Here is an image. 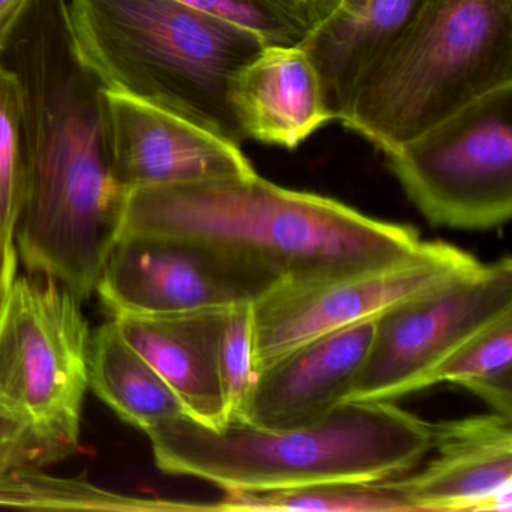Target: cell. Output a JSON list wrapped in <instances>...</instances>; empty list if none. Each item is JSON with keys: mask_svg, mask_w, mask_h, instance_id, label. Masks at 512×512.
I'll return each instance as SVG.
<instances>
[{"mask_svg": "<svg viewBox=\"0 0 512 512\" xmlns=\"http://www.w3.org/2000/svg\"><path fill=\"white\" fill-rule=\"evenodd\" d=\"M34 0H0V49Z\"/></svg>", "mask_w": 512, "mask_h": 512, "instance_id": "cell-25", "label": "cell"}, {"mask_svg": "<svg viewBox=\"0 0 512 512\" xmlns=\"http://www.w3.org/2000/svg\"><path fill=\"white\" fill-rule=\"evenodd\" d=\"M376 319L313 338L256 371L239 424L269 431L316 424L346 403Z\"/></svg>", "mask_w": 512, "mask_h": 512, "instance_id": "cell-13", "label": "cell"}, {"mask_svg": "<svg viewBox=\"0 0 512 512\" xmlns=\"http://www.w3.org/2000/svg\"><path fill=\"white\" fill-rule=\"evenodd\" d=\"M478 263L448 242L422 241L397 262L308 283H281L251 304L256 371L313 338L377 319Z\"/></svg>", "mask_w": 512, "mask_h": 512, "instance_id": "cell-9", "label": "cell"}, {"mask_svg": "<svg viewBox=\"0 0 512 512\" xmlns=\"http://www.w3.org/2000/svg\"><path fill=\"white\" fill-rule=\"evenodd\" d=\"M281 283L202 245L121 236L107 254L95 293L113 317L155 316L253 304Z\"/></svg>", "mask_w": 512, "mask_h": 512, "instance_id": "cell-10", "label": "cell"}, {"mask_svg": "<svg viewBox=\"0 0 512 512\" xmlns=\"http://www.w3.org/2000/svg\"><path fill=\"white\" fill-rule=\"evenodd\" d=\"M145 433L161 472L223 491L385 481L421 466L433 445L431 422L394 401H349L322 421L292 430L239 422L214 428L182 415Z\"/></svg>", "mask_w": 512, "mask_h": 512, "instance_id": "cell-3", "label": "cell"}, {"mask_svg": "<svg viewBox=\"0 0 512 512\" xmlns=\"http://www.w3.org/2000/svg\"><path fill=\"white\" fill-rule=\"evenodd\" d=\"M436 452L389 487L412 512L512 509V419L488 415L431 424Z\"/></svg>", "mask_w": 512, "mask_h": 512, "instance_id": "cell-12", "label": "cell"}, {"mask_svg": "<svg viewBox=\"0 0 512 512\" xmlns=\"http://www.w3.org/2000/svg\"><path fill=\"white\" fill-rule=\"evenodd\" d=\"M82 305L55 278L28 272L0 310V475L79 452L91 338Z\"/></svg>", "mask_w": 512, "mask_h": 512, "instance_id": "cell-6", "label": "cell"}, {"mask_svg": "<svg viewBox=\"0 0 512 512\" xmlns=\"http://www.w3.org/2000/svg\"><path fill=\"white\" fill-rule=\"evenodd\" d=\"M26 188L23 98L16 76L0 65V236L14 241Z\"/></svg>", "mask_w": 512, "mask_h": 512, "instance_id": "cell-20", "label": "cell"}, {"mask_svg": "<svg viewBox=\"0 0 512 512\" xmlns=\"http://www.w3.org/2000/svg\"><path fill=\"white\" fill-rule=\"evenodd\" d=\"M0 65L23 98L19 259L85 302L118 241L127 193L113 175L107 91L77 53L67 0H34L0 49Z\"/></svg>", "mask_w": 512, "mask_h": 512, "instance_id": "cell-1", "label": "cell"}, {"mask_svg": "<svg viewBox=\"0 0 512 512\" xmlns=\"http://www.w3.org/2000/svg\"><path fill=\"white\" fill-rule=\"evenodd\" d=\"M281 8L292 14L299 22L304 23L308 29L313 28L317 23L316 14L311 8L308 0H275ZM310 32V31H308Z\"/></svg>", "mask_w": 512, "mask_h": 512, "instance_id": "cell-26", "label": "cell"}, {"mask_svg": "<svg viewBox=\"0 0 512 512\" xmlns=\"http://www.w3.org/2000/svg\"><path fill=\"white\" fill-rule=\"evenodd\" d=\"M80 59L106 91L245 142L230 106L235 74L268 41L176 0H68Z\"/></svg>", "mask_w": 512, "mask_h": 512, "instance_id": "cell-4", "label": "cell"}, {"mask_svg": "<svg viewBox=\"0 0 512 512\" xmlns=\"http://www.w3.org/2000/svg\"><path fill=\"white\" fill-rule=\"evenodd\" d=\"M227 310L113 317L122 337L160 374L185 412L214 428L227 424L218 364Z\"/></svg>", "mask_w": 512, "mask_h": 512, "instance_id": "cell-15", "label": "cell"}, {"mask_svg": "<svg viewBox=\"0 0 512 512\" xmlns=\"http://www.w3.org/2000/svg\"><path fill=\"white\" fill-rule=\"evenodd\" d=\"M121 236H152L229 254L286 283H308L397 262L419 232L331 197L262 176L140 188L125 199Z\"/></svg>", "mask_w": 512, "mask_h": 512, "instance_id": "cell-2", "label": "cell"}, {"mask_svg": "<svg viewBox=\"0 0 512 512\" xmlns=\"http://www.w3.org/2000/svg\"><path fill=\"white\" fill-rule=\"evenodd\" d=\"M230 106L245 140L284 149L332 122L319 74L299 44H266L233 77Z\"/></svg>", "mask_w": 512, "mask_h": 512, "instance_id": "cell-14", "label": "cell"}, {"mask_svg": "<svg viewBox=\"0 0 512 512\" xmlns=\"http://www.w3.org/2000/svg\"><path fill=\"white\" fill-rule=\"evenodd\" d=\"M218 364L221 392L229 424L238 419L256 376L251 304L235 305L227 310Z\"/></svg>", "mask_w": 512, "mask_h": 512, "instance_id": "cell-21", "label": "cell"}, {"mask_svg": "<svg viewBox=\"0 0 512 512\" xmlns=\"http://www.w3.org/2000/svg\"><path fill=\"white\" fill-rule=\"evenodd\" d=\"M308 2H310L314 14H316L317 23H319L322 22L323 19H326V17L338 7L341 0H308Z\"/></svg>", "mask_w": 512, "mask_h": 512, "instance_id": "cell-27", "label": "cell"}, {"mask_svg": "<svg viewBox=\"0 0 512 512\" xmlns=\"http://www.w3.org/2000/svg\"><path fill=\"white\" fill-rule=\"evenodd\" d=\"M88 379L95 395L139 430L188 415L160 374L122 337L113 319L91 332Z\"/></svg>", "mask_w": 512, "mask_h": 512, "instance_id": "cell-17", "label": "cell"}, {"mask_svg": "<svg viewBox=\"0 0 512 512\" xmlns=\"http://www.w3.org/2000/svg\"><path fill=\"white\" fill-rule=\"evenodd\" d=\"M17 263H19V253H17L16 242L0 236V310L4 307L16 281Z\"/></svg>", "mask_w": 512, "mask_h": 512, "instance_id": "cell-24", "label": "cell"}, {"mask_svg": "<svg viewBox=\"0 0 512 512\" xmlns=\"http://www.w3.org/2000/svg\"><path fill=\"white\" fill-rule=\"evenodd\" d=\"M512 85V0H427L365 71L344 127L383 154Z\"/></svg>", "mask_w": 512, "mask_h": 512, "instance_id": "cell-5", "label": "cell"}, {"mask_svg": "<svg viewBox=\"0 0 512 512\" xmlns=\"http://www.w3.org/2000/svg\"><path fill=\"white\" fill-rule=\"evenodd\" d=\"M212 511L412 512L388 482H332L272 491H224Z\"/></svg>", "mask_w": 512, "mask_h": 512, "instance_id": "cell-19", "label": "cell"}, {"mask_svg": "<svg viewBox=\"0 0 512 512\" xmlns=\"http://www.w3.org/2000/svg\"><path fill=\"white\" fill-rule=\"evenodd\" d=\"M427 0H341L299 46L322 83L332 122L343 124L359 80L407 28Z\"/></svg>", "mask_w": 512, "mask_h": 512, "instance_id": "cell-16", "label": "cell"}, {"mask_svg": "<svg viewBox=\"0 0 512 512\" xmlns=\"http://www.w3.org/2000/svg\"><path fill=\"white\" fill-rule=\"evenodd\" d=\"M0 506L55 511H211V505L116 493L88 479L53 476L37 467L0 475Z\"/></svg>", "mask_w": 512, "mask_h": 512, "instance_id": "cell-18", "label": "cell"}, {"mask_svg": "<svg viewBox=\"0 0 512 512\" xmlns=\"http://www.w3.org/2000/svg\"><path fill=\"white\" fill-rule=\"evenodd\" d=\"M512 370V313L494 320L452 353L431 377V386L454 383L463 388L475 380Z\"/></svg>", "mask_w": 512, "mask_h": 512, "instance_id": "cell-22", "label": "cell"}, {"mask_svg": "<svg viewBox=\"0 0 512 512\" xmlns=\"http://www.w3.org/2000/svg\"><path fill=\"white\" fill-rule=\"evenodd\" d=\"M259 34L269 44H299L310 29L275 0H176Z\"/></svg>", "mask_w": 512, "mask_h": 512, "instance_id": "cell-23", "label": "cell"}, {"mask_svg": "<svg viewBox=\"0 0 512 512\" xmlns=\"http://www.w3.org/2000/svg\"><path fill=\"white\" fill-rule=\"evenodd\" d=\"M385 157L431 226L499 229L512 215V85L467 104Z\"/></svg>", "mask_w": 512, "mask_h": 512, "instance_id": "cell-7", "label": "cell"}, {"mask_svg": "<svg viewBox=\"0 0 512 512\" xmlns=\"http://www.w3.org/2000/svg\"><path fill=\"white\" fill-rule=\"evenodd\" d=\"M106 100L113 175L127 194L257 173L241 146L134 98L107 91Z\"/></svg>", "mask_w": 512, "mask_h": 512, "instance_id": "cell-11", "label": "cell"}, {"mask_svg": "<svg viewBox=\"0 0 512 512\" xmlns=\"http://www.w3.org/2000/svg\"><path fill=\"white\" fill-rule=\"evenodd\" d=\"M512 313V260L481 263L377 317L349 401H395L431 388L467 340Z\"/></svg>", "mask_w": 512, "mask_h": 512, "instance_id": "cell-8", "label": "cell"}]
</instances>
